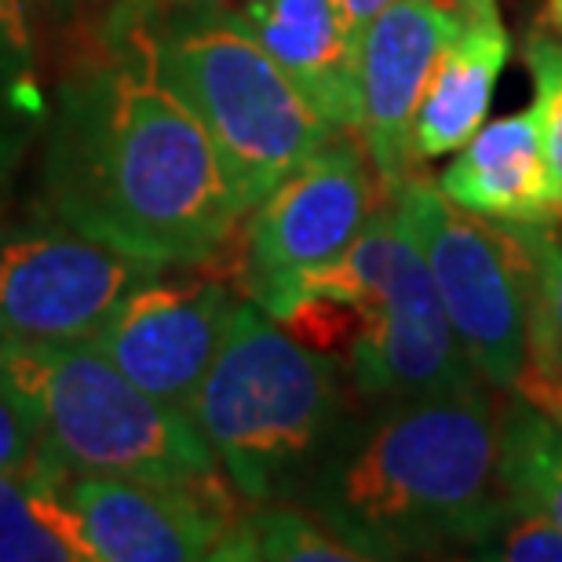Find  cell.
Instances as JSON below:
<instances>
[{
	"mask_svg": "<svg viewBox=\"0 0 562 562\" xmlns=\"http://www.w3.org/2000/svg\"><path fill=\"white\" fill-rule=\"evenodd\" d=\"M44 168L66 227L157 267L212 260L245 216L209 132L139 44L63 85Z\"/></svg>",
	"mask_w": 562,
	"mask_h": 562,
	"instance_id": "1",
	"label": "cell"
},
{
	"mask_svg": "<svg viewBox=\"0 0 562 562\" xmlns=\"http://www.w3.org/2000/svg\"><path fill=\"white\" fill-rule=\"evenodd\" d=\"M307 493L358 559L475 555L508 504L501 417L479 384L406 398L329 453Z\"/></svg>",
	"mask_w": 562,
	"mask_h": 562,
	"instance_id": "2",
	"label": "cell"
},
{
	"mask_svg": "<svg viewBox=\"0 0 562 562\" xmlns=\"http://www.w3.org/2000/svg\"><path fill=\"white\" fill-rule=\"evenodd\" d=\"M190 420L241 497L278 501L311 486L344 413L340 369L300 344L260 303H238Z\"/></svg>",
	"mask_w": 562,
	"mask_h": 562,
	"instance_id": "3",
	"label": "cell"
},
{
	"mask_svg": "<svg viewBox=\"0 0 562 562\" xmlns=\"http://www.w3.org/2000/svg\"><path fill=\"white\" fill-rule=\"evenodd\" d=\"M0 384L37 424L41 446L70 471L150 482L220 475L190 413L132 384L92 340L0 347Z\"/></svg>",
	"mask_w": 562,
	"mask_h": 562,
	"instance_id": "4",
	"label": "cell"
},
{
	"mask_svg": "<svg viewBox=\"0 0 562 562\" xmlns=\"http://www.w3.org/2000/svg\"><path fill=\"white\" fill-rule=\"evenodd\" d=\"M136 44L209 132L245 212L340 136L234 19L146 33Z\"/></svg>",
	"mask_w": 562,
	"mask_h": 562,
	"instance_id": "5",
	"label": "cell"
},
{
	"mask_svg": "<svg viewBox=\"0 0 562 562\" xmlns=\"http://www.w3.org/2000/svg\"><path fill=\"white\" fill-rule=\"evenodd\" d=\"M395 205L471 369L512 391L533 362L537 260L522 223L460 209L420 172L395 190Z\"/></svg>",
	"mask_w": 562,
	"mask_h": 562,
	"instance_id": "6",
	"label": "cell"
},
{
	"mask_svg": "<svg viewBox=\"0 0 562 562\" xmlns=\"http://www.w3.org/2000/svg\"><path fill=\"white\" fill-rule=\"evenodd\" d=\"M165 267L74 227H0V347L88 340L114 303Z\"/></svg>",
	"mask_w": 562,
	"mask_h": 562,
	"instance_id": "7",
	"label": "cell"
},
{
	"mask_svg": "<svg viewBox=\"0 0 562 562\" xmlns=\"http://www.w3.org/2000/svg\"><path fill=\"white\" fill-rule=\"evenodd\" d=\"M384 198L366 150L333 136L256 205L245 231V281L252 300L336 260Z\"/></svg>",
	"mask_w": 562,
	"mask_h": 562,
	"instance_id": "8",
	"label": "cell"
},
{
	"mask_svg": "<svg viewBox=\"0 0 562 562\" xmlns=\"http://www.w3.org/2000/svg\"><path fill=\"white\" fill-rule=\"evenodd\" d=\"M347 362L366 395L391 402L446 395L479 384V373L460 351L442 296L406 223L387 278L358 311V336Z\"/></svg>",
	"mask_w": 562,
	"mask_h": 562,
	"instance_id": "9",
	"label": "cell"
},
{
	"mask_svg": "<svg viewBox=\"0 0 562 562\" xmlns=\"http://www.w3.org/2000/svg\"><path fill=\"white\" fill-rule=\"evenodd\" d=\"M438 0H395L358 33V139L384 194L417 176V110L446 44L464 30Z\"/></svg>",
	"mask_w": 562,
	"mask_h": 562,
	"instance_id": "10",
	"label": "cell"
},
{
	"mask_svg": "<svg viewBox=\"0 0 562 562\" xmlns=\"http://www.w3.org/2000/svg\"><path fill=\"white\" fill-rule=\"evenodd\" d=\"M234 307L238 300L220 281L150 278L125 292L88 340L132 384L187 413L216 362Z\"/></svg>",
	"mask_w": 562,
	"mask_h": 562,
	"instance_id": "11",
	"label": "cell"
},
{
	"mask_svg": "<svg viewBox=\"0 0 562 562\" xmlns=\"http://www.w3.org/2000/svg\"><path fill=\"white\" fill-rule=\"evenodd\" d=\"M66 497L99 562L216 559L220 541L238 522V508L220 475L150 482L70 471Z\"/></svg>",
	"mask_w": 562,
	"mask_h": 562,
	"instance_id": "12",
	"label": "cell"
},
{
	"mask_svg": "<svg viewBox=\"0 0 562 562\" xmlns=\"http://www.w3.org/2000/svg\"><path fill=\"white\" fill-rule=\"evenodd\" d=\"M231 19L336 132L358 125V37L336 0H249Z\"/></svg>",
	"mask_w": 562,
	"mask_h": 562,
	"instance_id": "13",
	"label": "cell"
},
{
	"mask_svg": "<svg viewBox=\"0 0 562 562\" xmlns=\"http://www.w3.org/2000/svg\"><path fill=\"white\" fill-rule=\"evenodd\" d=\"M435 183L453 205L501 223L562 216L533 106L482 125Z\"/></svg>",
	"mask_w": 562,
	"mask_h": 562,
	"instance_id": "14",
	"label": "cell"
},
{
	"mask_svg": "<svg viewBox=\"0 0 562 562\" xmlns=\"http://www.w3.org/2000/svg\"><path fill=\"white\" fill-rule=\"evenodd\" d=\"M508 55L512 37L497 11L468 19L464 30L446 44L420 99L417 128H413L420 161L457 154L486 125L493 88L508 66Z\"/></svg>",
	"mask_w": 562,
	"mask_h": 562,
	"instance_id": "15",
	"label": "cell"
},
{
	"mask_svg": "<svg viewBox=\"0 0 562 562\" xmlns=\"http://www.w3.org/2000/svg\"><path fill=\"white\" fill-rule=\"evenodd\" d=\"M66 479L70 468L44 446L26 464L0 471V562H99Z\"/></svg>",
	"mask_w": 562,
	"mask_h": 562,
	"instance_id": "16",
	"label": "cell"
},
{
	"mask_svg": "<svg viewBox=\"0 0 562 562\" xmlns=\"http://www.w3.org/2000/svg\"><path fill=\"white\" fill-rule=\"evenodd\" d=\"M501 482L562 530V431L522 398L501 417Z\"/></svg>",
	"mask_w": 562,
	"mask_h": 562,
	"instance_id": "17",
	"label": "cell"
},
{
	"mask_svg": "<svg viewBox=\"0 0 562 562\" xmlns=\"http://www.w3.org/2000/svg\"><path fill=\"white\" fill-rule=\"evenodd\" d=\"M216 559H281V562H351L358 552L344 544L322 519L296 508H260L238 515L216 548Z\"/></svg>",
	"mask_w": 562,
	"mask_h": 562,
	"instance_id": "18",
	"label": "cell"
},
{
	"mask_svg": "<svg viewBox=\"0 0 562 562\" xmlns=\"http://www.w3.org/2000/svg\"><path fill=\"white\" fill-rule=\"evenodd\" d=\"M33 59L37 52L26 0H0V165L15 154L22 132L41 114Z\"/></svg>",
	"mask_w": 562,
	"mask_h": 562,
	"instance_id": "19",
	"label": "cell"
},
{
	"mask_svg": "<svg viewBox=\"0 0 562 562\" xmlns=\"http://www.w3.org/2000/svg\"><path fill=\"white\" fill-rule=\"evenodd\" d=\"M537 260V311H533V362L562 376V216L548 223H522Z\"/></svg>",
	"mask_w": 562,
	"mask_h": 562,
	"instance_id": "20",
	"label": "cell"
},
{
	"mask_svg": "<svg viewBox=\"0 0 562 562\" xmlns=\"http://www.w3.org/2000/svg\"><path fill=\"white\" fill-rule=\"evenodd\" d=\"M526 66L533 74V114L541 125V146H544V161L552 172L559 205H562V44L559 33L548 26H537L526 37Z\"/></svg>",
	"mask_w": 562,
	"mask_h": 562,
	"instance_id": "21",
	"label": "cell"
},
{
	"mask_svg": "<svg viewBox=\"0 0 562 562\" xmlns=\"http://www.w3.org/2000/svg\"><path fill=\"white\" fill-rule=\"evenodd\" d=\"M475 559L562 562V530L541 508L508 497L493 533L475 548Z\"/></svg>",
	"mask_w": 562,
	"mask_h": 562,
	"instance_id": "22",
	"label": "cell"
},
{
	"mask_svg": "<svg viewBox=\"0 0 562 562\" xmlns=\"http://www.w3.org/2000/svg\"><path fill=\"white\" fill-rule=\"evenodd\" d=\"M41 453V435L22 402L0 384V471L26 464L30 457Z\"/></svg>",
	"mask_w": 562,
	"mask_h": 562,
	"instance_id": "23",
	"label": "cell"
},
{
	"mask_svg": "<svg viewBox=\"0 0 562 562\" xmlns=\"http://www.w3.org/2000/svg\"><path fill=\"white\" fill-rule=\"evenodd\" d=\"M387 4H395V0H336V11H340L344 26L358 37Z\"/></svg>",
	"mask_w": 562,
	"mask_h": 562,
	"instance_id": "24",
	"label": "cell"
},
{
	"mask_svg": "<svg viewBox=\"0 0 562 562\" xmlns=\"http://www.w3.org/2000/svg\"><path fill=\"white\" fill-rule=\"evenodd\" d=\"M438 4L453 8L460 19H479V15H490V11H497V0H438Z\"/></svg>",
	"mask_w": 562,
	"mask_h": 562,
	"instance_id": "25",
	"label": "cell"
},
{
	"mask_svg": "<svg viewBox=\"0 0 562 562\" xmlns=\"http://www.w3.org/2000/svg\"><path fill=\"white\" fill-rule=\"evenodd\" d=\"M544 19L552 22V30L562 37V0H544Z\"/></svg>",
	"mask_w": 562,
	"mask_h": 562,
	"instance_id": "26",
	"label": "cell"
}]
</instances>
